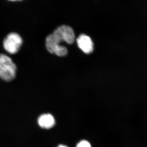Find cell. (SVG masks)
<instances>
[{"instance_id":"obj_1","label":"cell","mask_w":147,"mask_h":147,"mask_svg":"<svg viewBox=\"0 0 147 147\" xmlns=\"http://www.w3.org/2000/svg\"><path fill=\"white\" fill-rule=\"evenodd\" d=\"M17 67L11 58L5 54H0V78L10 82L16 76Z\"/></svg>"},{"instance_id":"obj_2","label":"cell","mask_w":147,"mask_h":147,"mask_svg":"<svg viewBox=\"0 0 147 147\" xmlns=\"http://www.w3.org/2000/svg\"><path fill=\"white\" fill-rule=\"evenodd\" d=\"M23 40L21 36L17 33H10L3 41V46L7 52L13 55L18 53L23 45Z\"/></svg>"},{"instance_id":"obj_3","label":"cell","mask_w":147,"mask_h":147,"mask_svg":"<svg viewBox=\"0 0 147 147\" xmlns=\"http://www.w3.org/2000/svg\"><path fill=\"white\" fill-rule=\"evenodd\" d=\"M55 40L59 43L65 41L69 44L73 43L75 39V34L73 29L68 26H61L58 27L52 34Z\"/></svg>"},{"instance_id":"obj_4","label":"cell","mask_w":147,"mask_h":147,"mask_svg":"<svg viewBox=\"0 0 147 147\" xmlns=\"http://www.w3.org/2000/svg\"><path fill=\"white\" fill-rule=\"evenodd\" d=\"M46 47L48 52L59 57L65 56L67 53L66 47L60 45L54 39L52 34L48 35L46 38Z\"/></svg>"},{"instance_id":"obj_5","label":"cell","mask_w":147,"mask_h":147,"mask_svg":"<svg viewBox=\"0 0 147 147\" xmlns=\"http://www.w3.org/2000/svg\"><path fill=\"white\" fill-rule=\"evenodd\" d=\"M78 47L86 54L92 53L94 50V44L90 38L85 34L79 36L76 40Z\"/></svg>"},{"instance_id":"obj_6","label":"cell","mask_w":147,"mask_h":147,"mask_svg":"<svg viewBox=\"0 0 147 147\" xmlns=\"http://www.w3.org/2000/svg\"><path fill=\"white\" fill-rule=\"evenodd\" d=\"M37 123L41 128L49 129L55 125V120L51 114H44L38 117Z\"/></svg>"},{"instance_id":"obj_7","label":"cell","mask_w":147,"mask_h":147,"mask_svg":"<svg viewBox=\"0 0 147 147\" xmlns=\"http://www.w3.org/2000/svg\"><path fill=\"white\" fill-rule=\"evenodd\" d=\"M76 147H91V146L88 141L83 140L77 144Z\"/></svg>"},{"instance_id":"obj_8","label":"cell","mask_w":147,"mask_h":147,"mask_svg":"<svg viewBox=\"0 0 147 147\" xmlns=\"http://www.w3.org/2000/svg\"><path fill=\"white\" fill-rule=\"evenodd\" d=\"M57 147H68L67 146H65V145H59V146Z\"/></svg>"},{"instance_id":"obj_9","label":"cell","mask_w":147,"mask_h":147,"mask_svg":"<svg viewBox=\"0 0 147 147\" xmlns=\"http://www.w3.org/2000/svg\"><path fill=\"white\" fill-rule=\"evenodd\" d=\"M10 1H23V0H8Z\"/></svg>"}]
</instances>
